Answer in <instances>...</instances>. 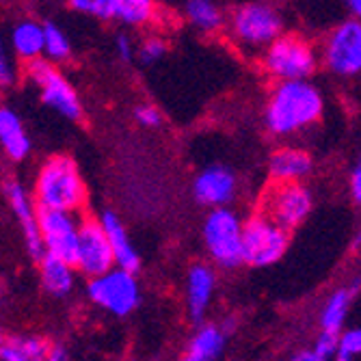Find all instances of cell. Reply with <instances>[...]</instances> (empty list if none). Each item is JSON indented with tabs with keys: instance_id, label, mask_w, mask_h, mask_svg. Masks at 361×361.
<instances>
[{
	"instance_id": "1",
	"label": "cell",
	"mask_w": 361,
	"mask_h": 361,
	"mask_svg": "<svg viewBox=\"0 0 361 361\" xmlns=\"http://www.w3.org/2000/svg\"><path fill=\"white\" fill-rule=\"evenodd\" d=\"M324 100L307 80H279L267 104V128L275 137H290L322 117Z\"/></svg>"
},
{
	"instance_id": "2",
	"label": "cell",
	"mask_w": 361,
	"mask_h": 361,
	"mask_svg": "<svg viewBox=\"0 0 361 361\" xmlns=\"http://www.w3.org/2000/svg\"><path fill=\"white\" fill-rule=\"evenodd\" d=\"M35 200L39 208L70 212L85 208L87 188L70 156H52L44 162L35 180Z\"/></svg>"
},
{
	"instance_id": "3",
	"label": "cell",
	"mask_w": 361,
	"mask_h": 361,
	"mask_svg": "<svg viewBox=\"0 0 361 361\" xmlns=\"http://www.w3.org/2000/svg\"><path fill=\"white\" fill-rule=\"evenodd\" d=\"M243 227L240 216L227 206L212 208L202 227V238L208 255L221 269H236L243 264Z\"/></svg>"
},
{
	"instance_id": "4",
	"label": "cell",
	"mask_w": 361,
	"mask_h": 361,
	"mask_svg": "<svg viewBox=\"0 0 361 361\" xmlns=\"http://www.w3.org/2000/svg\"><path fill=\"white\" fill-rule=\"evenodd\" d=\"M229 37L247 52H264L281 35L279 13L264 3L238 7L227 22Z\"/></svg>"
},
{
	"instance_id": "5",
	"label": "cell",
	"mask_w": 361,
	"mask_h": 361,
	"mask_svg": "<svg viewBox=\"0 0 361 361\" xmlns=\"http://www.w3.org/2000/svg\"><path fill=\"white\" fill-rule=\"evenodd\" d=\"M262 70L273 80H301L310 78L318 68L316 50L297 35H279L262 52Z\"/></svg>"
},
{
	"instance_id": "6",
	"label": "cell",
	"mask_w": 361,
	"mask_h": 361,
	"mask_svg": "<svg viewBox=\"0 0 361 361\" xmlns=\"http://www.w3.org/2000/svg\"><path fill=\"white\" fill-rule=\"evenodd\" d=\"M288 229L257 210L243 227V264L264 269L279 262L288 249Z\"/></svg>"
},
{
	"instance_id": "7",
	"label": "cell",
	"mask_w": 361,
	"mask_h": 361,
	"mask_svg": "<svg viewBox=\"0 0 361 361\" xmlns=\"http://www.w3.org/2000/svg\"><path fill=\"white\" fill-rule=\"evenodd\" d=\"M87 294L95 305L119 318L133 314L141 301V288L135 273L121 267H115L104 275L91 277L87 283Z\"/></svg>"
},
{
	"instance_id": "8",
	"label": "cell",
	"mask_w": 361,
	"mask_h": 361,
	"mask_svg": "<svg viewBox=\"0 0 361 361\" xmlns=\"http://www.w3.org/2000/svg\"><path fill=\"white\" fill-rule=\"evenodd\" d=\"M24 72L32 82L37 85L42 102L46 106H50L65 119H80L82 106H80L78 95L74 91V87L70 85V80L61 76V72L54 68L50 59L39 56V59L28 61Z\"/></svg>"
},
{
	"instance_id": "9",
	"label": "cell",
	"mask_w": 361,
	"mask_h": 361,
	"mask_svg": "<svg viewBox=\"0 0 361 361\" xmlns=\"http://www.w3.org/2000/svg\"><path fill=\"white\" fill-rule=\"evenodd\" d=\"M259 212L292 232L312 212V192L301 182H271L259 200Z\"/></svg>"
},
{
	"instance_id": "10",
	"label": "cell",
	"mask_w": 361,
	"mask_h": 361,
	"mask_svg": "<svg viewBox=\"0 0 361 361\" xmlns=\"http://www.w3.org/2000/svg\"><path fill=\"white\" fill-rule=\"evenodd\" d=\"M117 267L113 245L100 219L82 216L80 223V238H78V255H76V269L85 277L104 275Z\"/></svg>"
},
{
	"instance_id": "11",
	"label": "cell",
	"mask_w": 361,
	"mask_h": 361,
	"mask_svg": "<svg viewBox=\"0 0 361 361\" xmlns=\"http://www.w3.org/2000/svg\"><path fill=\"white\" fill-rule=\"evenodd\" d=\"M80 223H82L80 212L39 208V227H42L46 253L68 259L76 267Z\"/></svg>"
},
{
	"instance_id": "12",
	"label": "cell",
	"mask_w": 361,
	"mask_h": 361,
	"mask_svg": "<svg viewBox=\"0 0 361 361\" xmlns=\"http://www.w3.org/2000/svg\"><path fill=\"white\" fill-rule=\"evenodd\" d=\"M324 63L338 76L361 74V20L353 18L338 24L324 44Z\"/></svg>"
},
{
	"instance_id": "13",
	"label": "cell",
	"mask_w": 361,
	"mask_h": 361,
	"mask_svg": "<svg viewBox=\"0 0 361 361\" xmlns=\"http://www.w3.org/2000/svg\"><path fill=\"white\" fill-rule=\"evenodd\" d=\"M5 195L11 212L16 214L20 227H22V236L26 243V251L32 259H42L46 255V245L42 238V227H39V206L37 200H32L28 190L20 182H7L5 184Z\"/></svg>"
},
{
	"instance_id": "14",
	"label": "cell",
	"mask_w": 361,
	"mask_h": 361,
	"mask_svg": "<svg viewBox=\"0 0 361 361\" xmlns=\"http://www.w3.org/2000/svg\"><path fill=\"white\" fill-rule=\"evenodd\" d=\"M195 200L208 208L227 206L236 195V178L225 167H208L195 178Z\"/></svg>"
},
{
	"instance_id": "15",
	"label": "cell",
	"mask_w": 361,
	"mask_h": 361,
	"mask_svg": "<svg viewBox=\"0 0 361 361\" xmlns=\"http://www.w3.org/2000/svg\"><path fill=\"white\" fill-rule=\"evenodd\" d=\"M216 286V275L208 264H192L186 273V286H184V297H186V310L190 320L200 322L210 303Z\"/></svg>"
},
{
	"instance_id": "16",
	"label": "cell",
	"mask_w": 361,
	"mask_h": 361,
	"mask_svg": "<svg viewBox=\"0 0 361 361\" xmlns=\"http://www.w3.org/2000/svg\"><path fill=\"white\" fill-rule=\"evenodd\" d=\"M312 173V158L297 147H281L269 160L271 182H301Z\"/></svg>"
},
{
	"instance_id": "17",
	"label": "cell",
	"mask_w": 361,
	"mask_h": 361,
	"mask_svg": "<svg viewBox=\"0 0 361 361\" xmlns=\"http://www.w3.org/2000/svg\"><path fill=\"white\" fill-rule=\"evenodd\" d=\"M74 271L76 267L72 262L63 259V257H56L52 253H46L42 259H39V279H42V286L48 294L56 299H63L68 297L74 288Z\"/></svg>"
},
{
	"instance_id": "18",
	"label": "cell",
	"mask_w": 361,
	"mask_h": 361,
	"mask_svg": "<svg viewBox=\"0 0 361 361\" xmlns=\"http://www.w3.org/2000/svg\"><path fill=\"white\" fill-rule=\"evenodd\" d=\"M100 221H102L106 234H109V240L113 245V253H115L117 267L137 273L141 269V257H139V251L133 247V243H130L128 232H126L121 219L115 212L106 210V212H102Z\"/></svg>"
},
{
	"instance_id": "19",
	"label": "cell",
	"mask_w": 361,
	"mask_h": 361,
	"mask_svg": "<svg viewBox=\"0 0 361 361\" xmlns=\"http://www.w3.org/2000/svg\"><path fill=\"white\" fill-rule=\"evenodd\" d=\"M0 141H3L5 154L16 162L24 160L30 154V147H32L26 130H24L22 119L18 117L16 111H11L7 106L0 109Z\"/></svg>"
},
{
	"instance_id": "20",
	"label": "cell",
	"mask_w": 361,
	"mask_h": 361,
	"mask_svg": "<svg viewBox=\"0 0 361 361\" xmlns=\"http://www.w3.org/2000/svg\"><path fill=\"white\" fill-rule=\"evenodd\" d=\"M11 48L24 63L44 56L46 48V26L32 20H22L11 28Z\"/></svg>"
},
{
	"instance_id": "21",
	"label": "cell",
	"mask_w": 361,
	"mask_h": 361,
	"mask_svg": "<svg viewBox=\"0 0 361 361\" xmlns=\"http://www.w3.org/2000/svg\"><path fill=\"white\" fill-rule=\"evenodd\" d=\"M225 338L227 331L216 324H204L197 329V334L190 338L184 359L188 361H214L225 350Z\"/></svg>"
},
{
	"instance_id": "22",
	"label": "cell",
	"mask_w": 361,
	"mask_h": 361,
	"mask_svg": "<svg viewBox=\"0 0 361 361\" xmlns=\"http://www.w3.org/2000/svg\"><path fill=\"white\" fill-rule=\"evenodd\" d=\"M50 344L37 336H11L0 346L3 361H42L48 359Z\"/></svg>"
},
{
	"instance_id": "23",
	"label": "cell",
	"mask_w": 361,
	"mask_h": 361,
	"mask_svg": "<svg viewBox=\"0 0 361 361\" xmlns=\"http://www.w3.org/2000/svg\"><path fill=\"white\" fill-rule=\"evenodd\" d=\"M186 18L197 30L208 32V35L219 32L225 26V18L212 0H188L186 3Z\"/></svg>"
},
{
	"instance_id": "24",
	"label": "cell",
	"mask_w": 361,
	"mask_h": 361,
	"mask_svg": "<svg viewBox=\"0 0 361 361\" xmlns=\"http://www.w3.org/2000/svg\"><path fill=\"white\" fill-rule=\"evenodd\" d=\"M355 297V292L350 288H342L338 292H334L329 301L324 303L322 312H320V326L326 331H336L340 334L342 326L346 322L348 316V307H350V299Z\"/></svg>"
},
{
	"instance_id": "25",
	"label": "cell",
	"mask_w": 361,
	"mask_h": 361,
	"mask_svg": "<svg viewBox=\"0 0 361 361\" xmlns=\"http://www.w3.org/2000/svg\"><path fill=\"white\" fill-rule=\"evenodd\" d=\"M115 20L135 28L147 26L156 20V3L154 0H119Z\"/></svg>"
},
{
	"instance_id": "26",
	"label": "cell",
	"mask_w": 361,
	"mask_h": 361,
	"mask_svg": "<svg viewBox=\"0 0 361 361\" xmlns=\"http://www.w3.org/2000/svg\"><path fill=\"white\" fill-rule=\"evenodd\" d=\"M46 48H44V56L50 59L52 63H59V61H65L70 59L72 54V46H70V39L68 35L52 22H46Z\"/></svg>"
},
{
	"instance_id": "27",
	"label": "cell",
	"mask_w": 361,
	"mask_h": 361,
	"mask_svg": "<svg viewBox=\"0 0 361 361\" xmlns=\"http://www.w3.org/2000/svg\"><path fill=\"white\" fill-rule=\"evenodd\" d=\"M119 0H70V7L74 11L87 13L91 18L100 20H115Z\"/></svg>"
},
{
	"instance_id": "28",
	"label": "cell",
	"mask_w": 361,
	"mask_h": 361,
	"mask_svg": "<svg viewBox=\"0 0 361 361\" xmlns=\"http://www.w3.org/2000/svg\"><path fill=\"white\" fill-rule=\"evenodd\" d=\"M359 355H361V326H355V329L340 334V348H338L336 359L350 361Z\"/></svg>"
},
{
	"instance_id": "29",
	"label": "cell",
	"mask_w": 361,
	"mask_h": 361,
	"mask_svg": "<svg viewBox=\"0 0 361 361\" xmlns=\"http://www.w3.org/2000/svg\"><path fill=\"white\" fill-rule=\"evenodd\" d=\"M338 348H340V334L322 329V334L318 336V340L314 344V353L318 355V361L338 357Z\"/></svg>"
},
{
	"instance_id": "30",
	"label": "cell",
	"mask_w": 361,
	"mask_h": 361,
	"mask_svg": "<svg viewBox=\"0 0 361 361\" xmlns=\"http://www.w3.org/2000/svg\"><path fill=\"white\" fill-rule=\"evenodd\" d=\"M165 54H167V44H165V39L154 37V35L147 37V39L141 44V48H139V59H141V63H145V65L160 61Z\"/></svg>"
},
{
	"instance_id": "31",
	"label": "cell",
	"mask_w": 361,
	"mask_h": 361,
	"mask_svg": "<svg viewBox=\"0 0 361 361\" xmlns=\"http://www.w3.org/2000/svg\"><path fill=\"white\" fill-rule=\"evenodd\" d=\"M135 117L145 128H156V126L162 123V115H160V111L154 104H141V106H137Z\"/></svg>"
},
{
	"instance_id": "32",
	"label": "cell",
	"mask_w": 361,
	"mask_h": 361,
	"mask_svg": "<svg viewBox=\"0 0 361 361\" xmlns=\"http://www.w3.org/2000/svg\"><path fill=\"white\" fill-rule=\"evenodd\" d=\"M0 82H3V87L16 82V65H11V59L5 52L0 56Z\"/></svg>"
},
{
	"instance_id": "33",
	"label": "cell",
	"mask_w": 361,
	"mask_h": 361,
	"mask_svg": "<svg viewBox=\"0 0 361 361\" xmlns=\"http://www.w3.org/2000/svg\"><path fill=\"white\" fill-rule=\"evenodd\" d=\"M115 50H117L121 61H133L135 59V44H133V39L126 37V35H119L115 39Z\"/></svg>"
},
{
	"instance_id": "34",
	"label": "cell",
	"mask_w": 361,
	"mask_h": 361,
	"mask_svg": "<svg viewBox=\"0 0 361 361\" xmlns=\"http://www.w3.org/2000/svg\"><path fill=\"white\" fill-rule=\"evenodd\" d=\"M350 192H353V200L361 204V158L357 160L353 176H350Z\"/></svg>"
},
{
	"instance_id": "35",
	"label": "cell",
	"mask_w": 361,
	"mask_h": 361,
	"mask_svg": "<svg viewBox=\"0 0 361 361\" xmlns=\"http://www.w3.org/2000/svg\"><path fill=\"white\" fill-rule=\"evenodd\" d=\"M48 359L50 361H65V359H68V350H65L63 344H52L50 353H48Z\"/></svg>"
},
{
	"instance_id": "36",
	"label": "cell",
	"mask_w": 361,
	"mask_h": 361,
	"mask_svg": "<svg viewBox=\"0 0 361 361\" xmlns=\"http://www.w3.org/2000/svg\"><path fill=\"white\" fill-rule=\"evenodd\" d=\"M292 359H294V361H318V355H316V353H314V348H312V350L297 353Z\"/></svg>"
},
{
	"instance_id": "37",
	"label": "cell",
	"mask_w": 361,
	"mask_h": 361,
	"mask_svg": "<svg viewBox=\"0 0 361 361\" xmlns=\"http://www.w3.org/2000/svg\"><path fill=\"white\" fill-rule=\"evenodd\" d=\"M346 7L350 9L353 18H359L361 20V0H344Z\"/></svg>"
},
{
	"instance_id": "38",
	"label": "cell",
	"mask_w": 361,
	"mask_h": 361,
	"mask_svg": "<svg viewBox=\"0 0 361 361\" xmlns=\"http://www.w3.org/2000/svg\"><path fill=\"white\" fill-rule=\"evenodd\" d=\"M353 247H355V249H361V232L355 236V240H353Z\"/></svg>"
}]
</instances>
